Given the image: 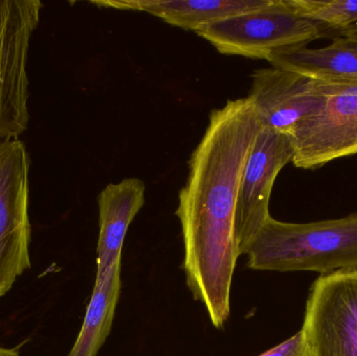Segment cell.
<instances>
[{
    "label": "cell",
    "mask_w": 357,
    "mask_h": 356,
    "mask_svg": "<svg viewBox=\"0 0 357 356\" xmlns=\"http://www.w3.org/2000/svg\"><path fill=\"white\" fill-rule=\"evenodd\" d=\"M0 356H20L16 348H6L0 346Z\"/></svg>",
    "instance_id": "17"
},
{
    "label": "cell",
    "mask_w": 357,
    "mask_h": 356,
    "mask_svg": "<svg viewBox=\"0 0 357 356\" xmlns=\"http://www.w3.org/2000/svg\"><path fill=\"white\" fill-rule=\"evenodd\" d=\"M294 12L326 29L329 37L357 23V0H287Z\"/></svg>",
    "instance_id": "14"
},
{
    "label": "cell",
    "mask_w": 357,
    "mask_h": 356,
    "mask_svg": "<svg viewBox=\"0 0 357 356\" xmlns=\"http://www.w3.org/2000/svg\"><path fill=\"white\" fill-rule=\"evenodd\" d=\"M301 330L310 356H357V269L314 281Z\"/></svg>",
    "instance_id": "7"
},
{
    "label": "cell",
    "mask_w": 357,
    "mask_h": 356,
    "mask_svg": "<svg viewBox=\"0 0 357 356\" xmlns=\"http://www.w3.org/2000/svg\"><path fill=\"white\" fill-rule=\"evenodd\" d=\"M356 24H357V23H356Z\"/></svg>",
    "instance_id": "18"
},
{
    "label": "cell",
    "mask_w": 357,
    "mask_h": 356,
    "mask_svg": "<svg viewBox=\"0 0 357 356\" xmlns=\"http://www.w3.org/2000/svg\"><path fill=\"white\" fill-rule=\"evenodd\" d=\"M272 66L287 69L328 84L357 85V39L335 38L324 47L285 48L266 59Z\"/></svg>",
    "instance_id": "12"
},
{
    "label": "cell",
    "mask_w": 357,
    "mask_h": 356,
    "mask_svg": "<svg viewBox=\"0 0 357 356\" xmlns=\"http://www.w3.org/2000/svg\"><path fill=\"white\" fill-rule=\"evenodd\" d=\"M42 8L39 0H0V141L29 127L27 60Z\"/></svg>",
    "instance_id": "4"
},
{
    "label": "cell",
    "mask_w": 357,
    "mask_h": 356,
    "mask_svg": "<svg viewBox=\"0 0 357 356\" xmlns=\"http://www.w3.org/2000/svg\"><path fill=\"white\" fill-rule=\"evenodd\" d=\"M341 36L357 39V24L354 25V26L350 27V29H346V31H342V33H340L339 37H341Z\"/></svg>",
    "instance_id": "16"
},
{
    "label": "cell",
    "mask_w": 357,
    "mask_h": 356,
    "mask_svg": "<svg viewBox=\"0 0 357 356\" xmlns=\"http://www.w3.org/2000/svg\"><path fill=\"white\" fill-rule=\"evenodd\" d=\"M258 271L325 274L357 269V212L312 223H287L272 217L247 253Z\"/></svg>",
    "instance_id": "2"
},
{
    "label": "cell",
    "mask_w": 357,
    "mask_h": 356,
    "mask_svg": "<svg viewBox=\"0 0 357 356\" xmlns=\"http://www.w3.org/2000/svg\"><path fill=\"white\" fill-rule=\"evenodd\" d=\"M320 105L291 135L298 169H320L357 154V85L320 82Z\"/></svg>",
    "instance_id": "6"
},
{
    "label": "cell",
    "mask_w": 357,
    "mask_h": 356,
    "mask_svg": "<svg viewBox=\"0 0 357 356\" xmlns=\"http://www.w3.org/2000/svg\"><path fill=\"white\" fill-rule=\"evenodd\" d=\"M270 2L271 0H111L93 3L115 10L149 13L173 26L197 31L216 21L259 10Z\"/></svg>",
    "instance_id": "11"
},
{
    "label": "cell",
    "mask_w": 357,
    "mask_h": 356,
    "mask_svg": "<svg viewBox=\"0 0 357 356\" xmlns=\"http://www.w3.org/2000/svg\"><path fill=\"white\" fill-rule=\"evenodd\" d=\"M29 157L18 138L0 141V298L31 268Z\"/></svg>",
    "instance_id": "5"
},
{
    "label": "cell",
    "mask_w": 357,
    "mask_h": 356,
    "mask_svg": "<svg viewBox=\"0 0 357 356\" xmlns=\"http://www.w3.org/2000/svg\"><path fill=\"white\" fill-rule=\"evenodd\" d=\"M146 203V184L137 178H127L109 184L98 196L100 236L96 281L121 259L126 234Z\"/></svg>",
    "instance_id": "10"
},
{
    "label": "cell",
    "mask_w": 357,
    "mask_h": 356,
    "mask_svg": "<svg viewBox=\"0 0 357 356\" xmlns=\"http://www.w3.org/2000/svg\"><path fill=\"white\" fill-rule=\"evenodd\" d=\"M293 157L291 136L266 127L260 129L245 162L237 196L235 233L241 255L247 253L262 226L270 219L275 180Z\"/></svg>",
    "instance_id": "8"
},
{
    "label": "cell",
    "mask_w": 357,
    "mask_h": 356,
    "mask_svg": "<svg viewBox=\"0 0 357 356\" xmlns=\"http://www.w3.org/2000/svg\"><path fill=\"white\" fill-rule=\"evenodd\" d=\"M259 356H310L303 332L300 330L289 340Z\"/></svg>",
    "instance_id": "15"
},
{
    "label": "cell",
    "mask_w": 357,
    "mask_h": 356,
    "mask_svg": "<svg viewBox=\"0 0 357 356\" xmlns=\"http://www.w3.org/2000/svg\"><path fill=\"white\" fill-rule=\"evenodd\" d=\"M195 33L220 54L266 61L277 50L329 37L326 29L294 12L287 0H271L259 10L216 21Z\"/></svg>",
    "instance_id": "3"
},
{
    "label": "cell",
    "mask_w": 357,
    "mask_h": 356,
    "mask_svg": "<svg viewBox=\"0 0 357 356\" xmlns=\"http://www.w3.org/2000/svg\"><path fill=\"white\" fill-rule=\"evenodd\" d=\"M121 259L94 284L81 332L67 356H96L110 334L121 294Z\"/></svg>",
    "instance_id": "13"
},
{
    "label": "cell",
    "mask_w": 357,
    "mask_h": 356,
    "mask_svg": "<svg viewBox=\"0 0 357 356\" xmlns=\"http://www.w3.org/2000/svg\"><path fill=\"white\" fill-rule=\"evenodd\" d=\"M261 127L248 98L228 100L212 111L178 194L176 215L182 227L187 286L216 328L230 316L231 284L241 256L235 233L237 196Z\"/></svg>",
    "instance_id": "1"
},
{
    "label": "cell",
    "mask_w": 357,
    "mask_h": 356,
    "mask_svg": "<svg viewBox=\"0 0 357 356\" xmlns=\"http://www.w3.org/2000/svg\"><path fill=\"white\" fill-rule=\"evenodd\" d=\"M262 127L291 135L322 100L320 82L279 67L258 69L247 96Z\"/></svg>",
    "instance_id": "9"
}]
</instances>
